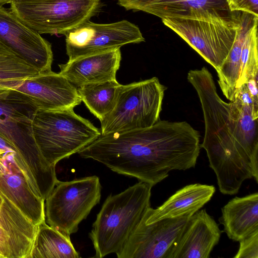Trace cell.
Masks as SVG:
<instances>
[{
	"instance_id": "6da1fadb",
	"label": "cell",
	"mask_w": 258,
	"mask_h": 258,
	"mask_svg": "<svg viewBox=\"0 0 258 258\" xmlns=\"http://www.w3.org/2000/svg\"><path fill=\"white\" fill-rule=\"evenodd\" d=\"M188 82L202 106L205 135L201 148L207 154L220 191L233 195L243 182H258V106L235 97L226 102L218 95L213 77L205 67L190 70Z\"/></svg>"
},
{
	"instance_id": "7a4b0ae2",
	"label": "cell",
	"mask_w": 258,
	"mask_h": 258,
	"mask_svg": "<svg viewBox=\"0 0 258 258\" xmlns=\"http://www.w3.org/2000/svg\"><path fill=\"white\" fill-rule=\"evenodd\" d=\"M189 151L181 126L176 121L160 119L143 129L101 134L78 153L153 186L171 171L183 170Z\"/></svg>"
},
{
	"instance_id": "3957f363",
	"label": "cell",
	"mask_w": 258,
	"mask_h": 258,
	"mask_svg": "<svg viewBox=\"0 0 258 258\" xmlns=\"http://www.w3.org/2000/svg\"><path fill=\"white\" fill-rule=\"evenodd\" d=\"M38 108L15 89L0 91V136L15 149V160L36 193L45 201L58 179L35 141L32 120Z\"/></svg>"
},
{
	"instance_id": "277c9868",
	"label": "cell",
	"mask_w": 258,
	"mask_h": 258,
	"mask_svg": "<svg viewBox=\"0 0 258 258\" xmlns=\"http://www.w3.org/2000/svg\"><path fill=\"white\" fill-rule=\"evenodd\" d=\"M152 185L140 181L104 201L89 233L95 257L117 253L150 207Z\"/></svg>"
},
{
	"instance_id": "5b68a950",
	"label": "cell",
	"mask_w": 258,
	"mask_h": 258,
	"mask_svg": "<svg viewBox=\"0 0 258 258\" xmlns=\"http://www.w3.org/2000/svg\"><path fill=\"white\" fill-rule=\"evenodd\" d=\"M32 130L40 153L54 166L78 153L101 134L99 129L75 113L74 109H38L33 118Z\"/></svg>"
},
{
	"instance_id": "8992f818",
	"label": "cell",
	"mask_w": 258,
	"mask_h": 258,
	"mask_svg": "<svg viewBox=\"0 0 258 258\" xmlns=\"http://www.w3.org/2000/svg\"><path fill=\"white\" fill-rule=\"evenodd\" d=\"M167 87L157 77L121 85L112 110L100 121L106 135L150 127L158 121Z\"/></svg>"
},
{
	"instance_id": "52a82bcc",
	"label": "cell",
	"mask_w": 258,
	"mask_h": 258,
	"mask_svg": "<svg viewBox=\"0 0 258 258\" xmlns=\"http://www.w3.org/2000/svg\"><path fill=\"white\" fill-rule=\"evenodd\" d=\"M101 190L99 178L96 175L71 181L58 180L45 200V222L70 237L99 203Z\"/></svg>"
},
{
	"instance_id": "ba28073f",
	"label": "cell",
	"mask_w": 258,
	"mask_h": 258,
	"mask_svg": "<svg viewBox=\"0 0 258 258\" xmlns=\"http://www.w3.org/2000/svg\"><path fill=\"white\" fill-rule=\"evenodd\" d=\"M10 9L39 33L64 35L98 13L101 0H11Z\"/></svg>"
},
{
	"instance_id": "9c48e42d",
	"label": "cell",
	"mask_w": 258,
	"mask_h": 258,
	"mask_svg": "<svg viewBox=\"0 0 258 258\" xmlns=\"http://www.w3.org/2000/svg\"><path fill=\"white\" fill-rule=\"evenodd\" d=\"M162 20L165 26L180 36L216 71L228 55L236 35L237 20L236 23L180 18Z\"/></svg>"
},
{
	"instance_id": "30bf717a",
	"label": "cell",
	"mask_w": 258,
	"mask_h": 258,
	"mask_svg": "<svg viewBox=\"0 0 258 258\" xmlns=\"http://www.w3.org/2000/svg\"><path fill=\"white\" fill-rule=\"evenodd\" d=\"M64 35L69 60L145 41L139 28L127 20L106 24L88 20Z\"/></svg>"
},
{
	"instance_id": "8fae6325",
	"label": "cell",
	"mask_w": 258,
	"mask_h": 258,
	"mask_svg": "<svg viewBox=\"0 0 258 258\" xmlns=\"http://www.w3.org/2000/svg\"><path fill=\"white\" fill-rule=\"evenodd\" d=\"M190 215L147 222L143 217L118 258H168Z\"/></svg>"
},
{
	"instance_id": "7c38bea8",
	"label": "cell",
	"mask_w": 258,
	"mask_h": 258,
	"mask_svg": "<svg viewBox=\"0 0 258 258\" xmlns=\"http://www.w3.org/2000/svg\"><path fill=\"white\" fill-rule=\"evenodd\" d=\"M0 42L38 72L51 71L50 43L20 19L10 9L0 7Z\"/></svg>"
},
{
	"instance_id": "4fadbf2b",
	"label": "cell",
	"mask_w": 258,
	"mask_h": 258,
	"mask_svg": "<svg viewBox=\"0 0 258 258\" xmlns=\"http://www.w3.org/2000/svg\"><path fill=\"white\" fill-rule=\"evenodd\" d=\"M127 10L143 11L161 19L180 18L236 23L227 0H117Z\"/></svg>"
},
{
	"instance_id": "5bb4252c",
	"label": "cell",
	"mask_w": 258,
	"mask_h": 258,
	"mask_svg": "<svg viewBox=\"0 0 258 258\" xmlns=\"http://www.w3.org/2000/svg\"><path fill=\"white\" fill-rule=\"evenodd\" d=\"M15 90L44 111L74 109L82 101L77 88L64 77L52 71L25 79Z\"/></svg>"
},
{
	"instance_id": "9a60e30c",
	"label": "cell",
	"mask_w": 258,
	"mask_h": 258,
	"mask_svg": "<svg viewBox=\"0 0 258 258\" xmlns=\"http://www.w3.org/2000/svg\"><path fill=\"white\" fill-rule=\"evenodd\" d=\"M13 152L0 155V191L34 225L45 222L44 200L35 191Z\"/></svg>"
},
{
	"instance_id": "2e32d148",
	"label": "cell",
	"mask_w": 258,
	"mask_h": 258,
	"mask_svg": "<svg viewBox=\"0 0 258 258\" xmlns=\"http://www.w3.org/2000/svg\"><path fill=\"white\" fill-rule=\"evenodd\" d=\"M38 226L0 191V255L29 258Z\"/></svg>"
},
{
	"instance_id": "e0dca14e",
	"label": "cell",
	"mask_w": 258,
	"mask_h": 258,
	"mask_svg": "<svg viewBox=\"0 0 258 258\" xmlns=\"http://www.w3.org/2000/svg\"><path fill=\"white\" fill-rule=\"evenodd\" d=\"M221 233L206 210H199L188 219L168 258H208Z\"/></svg>"
},
{
	"instance_id": "ac0fdd59",
	"label": "cell",
	"mask_w": 258,
	"mask_h": 258,
	"mask_svg": "<svg viewBox=\"0 0 258 258\" xmlns=\"http://www.w3.org/2000/svg\"><path fill=\"white\" fill-rule=\"evenodd\" d=\"M121 58L120 48L86 55L59 64V73L76 88L116 80Z\"/></svg>"
},
{
	"instance_id": "d6986e66",
	"label": "cell",
	"mask_w": 258,
	"mask_h": 258,
	"mask_svg": "<svg viewBox=\"0 0 258 258\" xmlns=\"http://www.w3.org/2000/svg\"><path fill=\"white\" fill-rule=\"evenodd\" d=\"M216 191L212 185L194 183L187 185L176 191L156 209L148 208L143 218L147 222L192 216L212 198Z\"/></svg>"
},
{
	"instance_id": "ffe728a7",
	"label": "cell",
	"mask_w": 258,
	"mask_h": 258,
	"mask_svg": "<svg viewBox=\"0 0 258 258\" xmlns=\"http://www.w3.org/2000/svg\"><path fill=\"white\" fill-rule=\"evenodd\" d=\"M219 219L228 237L239 241L258 230V192L235 197L221 209Z\"/></svg>"
},
{
	"instance_id": "44dd1931",
	"label": "cell",
	"mask_w": 258,
	"mask_h": 258,
	"mask_svg": "<svg viewBox=\"0 0 258 258\" xmlns=\"http://www.w3.org/2000/svg\"><path fill=\"white\" fill-rule=\"evenodd\" d=\"M237 20L236 35L228 55L216 71L218 83L223 95L230 101L234 100L238 90L242 46L249 30L257 23L258 17L244 11H234Z\"/></svg>"
},
{
	"instance_id": "7402d4cb",
	"label": "cell",
	"mask_w": 258,
	"mask_h": 258,
	"mask_svg": "<svg viewBox=\"0 0 258 258\" xmlns=\"http://www.w3.org/2000/svg\"><path fill=\"white\" fill-rule=\"evenodd\" d=\"M68 237L43 222L38 226L29 258H78Z\"/></svg>"
},
{
	"instance_id": "603a6c76",
	"label": "cell",
	"mask_w": 258,
	"mask_h": 258,
	"mask_svg": "<svg viewBox=\"0 0 258 258\" xmlns=\"http://www.w3.org/2000/svg\"><path fill=\"white\" fill-rule=\"evenodd\" d=\"M116 80L83 85L77 88L89 111L101 121L113 108L121 86Z\"/></svg>"
},
{
	"instance_id": "cb8c5ba5",
	"label": "cell",
	"mask_w": 258,
	"mask_h": 258,
	"mask_svg": "<svg viewBox=\"0 0 258 258\" xmlns=\"http://www.w3.org/2000/svg\"><path fill=\"white\" fill-rule=\"evenodd\" d=\"M39 74L36 69L0 42V81L24 80Z\"/></svg>"
},
{
	"instance_id": "d4e9b609",
	"label": "cell",
	"mask_w": 258,
	"mask_h": 258,
	"mask_svg": "<svg viewBox=\"0 0 258 258\" xmlns=\"http://www.w3.org/2000/svg\"><path fill=\"white\" fill-rule=\"evenodd\" d=\"M257 23H256L249 30L244 38L240 58V75L237 85L238 90L242 85L246 84L250 79L257 78Z\"/></svg>"
},
{
	"instance_id": "484cf974",
	"label": "cell",
	"mask_w": 258,
	"mask_h": 258,
	"mask_svg": "<svg viewBox=\"0 0 258 258\" xmlns=\"http://www.w3.org/2000/svg\"><path fill=\"white\" fill-rule=\"evenodd\" d=\"M239 242V247L234 258H258V230Z\"/></svg>"
},
{
	"instance_id": "4316f807",
	"label": "cell",
	"mask_w": 258,
	"mask_h": 258,
	"mask_svg": "<svg viewBox=\"0 0 258 258\" xmlns=\"http://www.w3.org/2000/svg\"><path fill=\"white\" fill-rule=\"evenodd\" d=\"M230 10L244 11L258 17V0H227Z\"/></svg>"
},
{
	"instance_id": "83f0119b",
	"label": "cell",
	"mask_w": 258,
	"mask_h": 258,
	"mask_svg": "<svg viewBox=\"0 0 258 258\" xmlns=\"http://www.w3.org/2000/svg\"><path fill=\"white\" fill-rule=\"evenodd\" d=\"M246 85L251 97L255 102L258 103L257 78L250 79Z\"/></svg>"
},
{
	"instance_id": "f1b7e54d",
	"label": "cell",
	"mask_w": 258,
	"mask_h": 258,
	"mask_svg": "<svg viewBox=\"0 0 258 258\" xmlns=\"http://www.w3.org/2000/svg\"><path fill=\"white\" fill-rule=\"evenodd\" d=\"M24 80L0 81V91L16 89Z\"/></svg>"
},
{
	"instance_id": "f546056e",
	"label": "cell",
	"mask_w": 258,
	"mask_h": 258,
	"mask_svg": "<svg viewBox=\"0 0 258 258\" xmlns=\"http://www.w3.org/2000/svg\"><path fill=\"white\" fill-rule=\"evenodd\" d=\"M0 151L4 152H13L16 154V152L14 148L8 142L1 136Z\"/></svg>"
},
{
	"instance_id": "4dcf8cb0",
	"label": "cell",
	"mask_w": 258,
	"mask_h": 258,
	"mask_svg": "<svg viewBox=\"0 0 258 258\" xmlns=\"http://www.w3.org/2000/svg\"><path fill=\"white\" fill-rule=\"evenodd\" d=\"M11 1V0H0V7L6 4H10Z\"/></svg>"
},
{
	"instance_id": "1f68e13d",
	"label": "cell",
	"mask_w": 258,
	"mask_h": 258,
	"mask_svg": "<svg viewBox=\"0 0 258 258\" xmlns=\"http://www.w3.org/2000/svg\"><path fill=\"white\" fill-rule=\"evenodd\" d=\"M0 258H2V257H1V255H0Z\"/></svg>"
}]
</instances>
